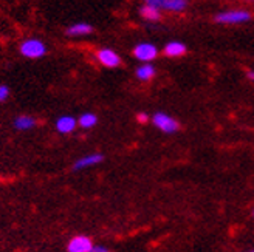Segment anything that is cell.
<instances>
[{"instance_id": "obj_16", "label": "cell", "mask_w": 254, "mask_h": 252, "mask_svg": "<svg viewBox=\"0 0 254 252\" xmlns=\"http://www.w3.org/2000/svg\"><path fill=\"white\" fill-rule=\"evenodd\" d=\"M144 5L154 6V8H157V9H163L164 0H144Z\"/></svg>"}, {"instance_id": "obj_1", "label": "cell", "mask_w": 254, "mask_h": 252, "mask_svg": "<svg viewBox=\"0 0 254 252\" xmlns=\"http://www.w3.org/2000/svg\"><path fill=\"white\" fill-rule=\"evenodd\" d=\"M19 50L27 59H40L47 55V45L40 39H27L20 44Z\"/></svg>"}, {"instance_id": "obj_13", "label": "cell", "mask_w": 254, "mask_h": 252, "mask_svg": "<svg viewBox=\"0 0 254 252\" xmlns=\"http://www.w3.org/2000/svg\"><path fill=\"white\" fill-rule=\"evenodd\" d=\"M135 75L140 81L147 82V81H151L155 76V67L152 64H143V65H140L138 68H136Z\"/></svg>"}, {"instance_id": "obj_15", "label": "cell", "mask_w": 254, "mask_h": 252, "mask_svg": "<svg viewBox=\"0 0 254 252\" xmlns=\"http://www.w3.org/2000/svg\"><path fill=\"white\" fill-rule=\"evenodd\" d=\"M78 124L81 125L82 129H92L98 124V116L95 113H84L79 116Z\"/></svg>"}, {"instance_id": "obj_12", "label": "cell", "mask_w": 254, "mask_h": 252, "mask_svg": "<svg viewBox=\"0 0 254 252\" xmlns=\"http://www.w3.org/2000/svg\"><path fill=\"white\" fill-rule=\"evenodd\" d=\"M140 14H141L143 19L149 20V22H158V20L161 19L160 9H157L154 6H149V5H143L140 8Z\"/></svg>"}, {"instance_id": "obj_17", "label": "cell", "mask_w": 254, "mask_h": 252, "mask_svg": "<svg viewBox=\"0 0 254 252\" xmlns=\"http://www.w3.org/2000/svg\"><path fill=\"white\" fill-rule=\"evenodd\" d=\"M9 98V88L8 85H0V102H3Z\"/></svg>"}, {"instance_id": "obj_10", "label": "cell", "mask_w": 254, "mask_h": 252, "mask_svg": "<svg viewBox=\"0 0 254 252\" xmlns=\"http://www.w3.org/2000/svg\"><path fill=\"white\" fill-rule=\"evenodd\" d=\"M164 55L167 57H180V56H183L186 55V45L183 44V42H169V44H166L164 47Z\"/></svg>"}, {"instance_id": "obj_4", "label": "cell", "mask_w": 254, "mask_h": 252, "mask_svg": "<svg viewBox=\"0 0 254 252\" xmlns=\"http://www.w3.org/2000/svg\"><path fill=\"white\" fill-rule=\"evenodd\" d=\"M133 56L138 60L144 62V64H149V62H152L158 56V50L154 44L143 42V44H138L133 48Z\"/></svg>"}, {"instance_id": "obj_2", "label": "cell", "mask_w": 254, "mask_h": 252, "mask_svg": "<svg viewBox=\"0 0 254 252\" xmlns=\"http://www.w3.org/2000/svg\"><path fill=\"white\" fill-rule=\"evenodd\" d=\"M251 19V13L247 9H226L216 16V22L223 25H234V24H245Z\"/></svg>"}, {"instance_id": "obj_7", "label": "cell", "mask_w": 254, "mask_h": 252, "mask_svg": "<svg viewBox=\"0 0 254 252\" xmlns=\"http://www.w3.org/2000/svg\"><path fill=\"white\" fill-rule=\"evenodd\" d=\"M102 160H104V156L101 153L86 155L75 163V170H82V169H87V167H93V166L102 163Z\"/></svg>"}, {"instance_id": "obj_3", "label": "cell", "mask_w": 254, "mask_h": 252, "mask_svg": "<svg viewBox=\"0 0 254 252\" xmlns=\"http://www.w3.org/2000/svg\"><path fill=\"white\" fill-rule=\"evenodd\" d=\"M152 124L158 130H161L164 133H175L180 129V124L169 114L163 113V112H158L152 116Z\"/></svg>"}, {"instance_id": "obj_23", "label": "cell", "mask_w": 254, "mask_h": 252, "mask_svg": "<svg viewBox=\"0 0 254 252\" xmlns=\"http://www.w3.org/2000/svg\"><path fill=\"white\" fill-rule=\"evenodd\" d=\"M248 2H253V0H248Z\"/></svg>"}, {"instance_id": "obj_21", "label": "cell", "mask_w": 254, "mask_h": 252, "mask_svg": "<svg viewBox=\"0 0 254 252\" xmlns=\"http://www.w3.org/2000/svg\"><path fill=\"white\" fill-rule=\"evenodd\" d=\"M251 215H253V217H254V209H253V211H251Z\"/></svg>"}, {"instance_id": "obj_19", "label": "cell", "mask_w": 254, "mask_h": 252, "mask_svg": "<svg viewBox=\"0 0 254 252\" xmlns=\"http://www.w3.org/2000/svg\"><path fill=\"white\" fill-rule=\"evenodd\" d=\"M90 252H110L105 246H93Z\"/></svg>"}, {"instance_id": "obj_9", "label": "cell", "mask_w": 254, "mask_h": 252, "mask_svg": "<svg viewBox=\"0 0 254 252\" xmlns=\"http://www.w3.org/2000/svg\"><path fill=\"white\" fill-rule=\"evenodd\" d=\"M76 119L70 116V114H65V116H61L58 121H56V130L59 133H64V135H67V133H71L73 130L76 129Z\"/></svg>"}, {"instance_id": "obj_14", "label": "cell", "mask_w": 254, "mask_h": 252, "mask_svg": "<svg viewBox=\"0 0 254 252\" xmlns=\"http://www.w3.org/2000/svg\"><path fill=\"white\" fill-rule=\"evenodd\" d=\"M188 8V0H164L163 9L172 13H182Z\"/></svg>"}, {"instance_id": "obj_8", "label": "cell", "mask_w": 254, "mask_h": 252, "mask_svg": "<svg viewBox=\"0 0 254 252\" xmlns=\"http://www.w3.org/2000/svg\"><path fill=\"white\" fill-rule=\"evenodd\" d=\"M93 27L86 24V22H79V24H73L65 29V34L68 37H82V36H89L92 34Z\"/></svg>"}, {"instance_id": "obj_22", "label": "cell", "mask_w": 254, "mask_h": 252, "mask_svg": "<svg viewBox=\"0 0 254 252\" xmlns=\"http://www.w3.org/2000/svg\"><path fill=\"white\" fill-rule=\"evenodd\" d=\"M248 252H254V249H253V251H248Z\"/></svg>"}, {"instance_id": "obj_5", "label": "cell", "mask_w": 254, "mask_h": 252, "mask_svg": "<svg viewBox=\"0 0 254 252\" xmlns=\"http://www.w3.org/2000/svg\"><path fill=\"white\" fill-rule=\"evenodd\" d=\"M96 59L101 65L107 67V68H116L121 64V57L120 55L113 51L112 48H99L96 51Z\"/></svg>"}, {"instance_id": "obj_20", "label": "cell", "mask_w": 254, "mask_h": 252, "mask_svg": "<svg viewBox=\"0 0 254 252\" xmlns=\"http://www.w3.org/2000/svg\"><path fill=\"white\" fill-rule=\"evenodd\" d=\"M247 76H248V79H250V81H253V82H254V71H248V73H247Z\"/></svg>"}, {"instance_id": "obj_6", "label": "cell", "mask_w": 254, "mask_h": 252, "mask_svg": "<svg viewBox=\"0 0 254 252\" xmlns=\"http://www.w3.org/2000/svg\"><path fill=\"white\" fill-rule=\"evenodd\" d=\"M93 248L92 240L86 235H76L73 237L68 245H67V251L68 252H90Z\"/></svg>"}, {"instance_id": "obj_11", "label": "cell", "mask_w": 254, "mask_h": 252, "mask_svg": "<svg viewBox=\"0 0 254 252\" xmlns=\"http://www.w3.org/2000/svg\"><path fill=\"white\" fill-rule=\"evenodd\" d=\"M14 127L17 130H31L36 127V119L33 116H28V114H20L14 119Z\"/></svg>"}, {"instance_id": "obj_18", "label": "cell", "mask_w": 254, "mask_h": 252, "mask_svg": "<svg viewBox=\"0 0 254 252\" xmlns=\"http://www.w3.org/2000/svg\"><path fill=\"white\" fill-rule=\"evenodd\" d=\"M136 119H138L141 124H144V122H147L149 121V116H147L146 113H138V116H136Z\"/></svg>"}]
</instances>
